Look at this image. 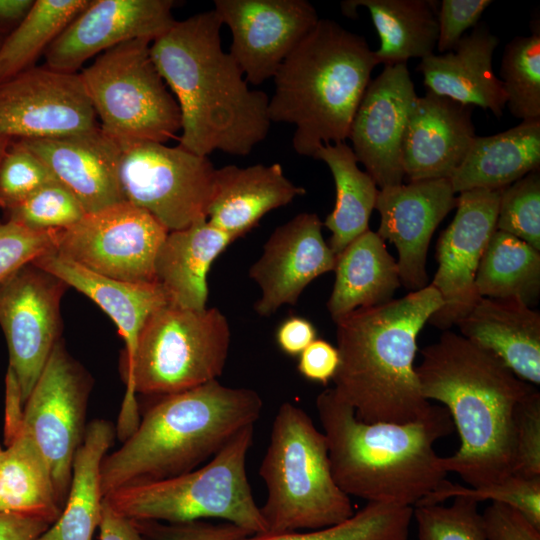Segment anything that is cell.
Listing matches in <instances>:
<instances>
[{"instance_id": "6da1fadb", "label": "cell", "mask_w": 540, "mask_h": 540, "mask_svg": "<svg viewBox=\"0 0 540 540\" xmlns=\"http://www.w3.org/2000/svg\"><path fill=\"white\" fill-rule=\"evenodd\" d=\"M214 10L176 21L150 45L153 63L181 114L179 146L197 155L247 156L270 129L269 97L252 90L221 46Z\"/></svg>"}, {"instance_id": "7a4b0ae2", "label": "cell", "mask_w": 540, "mask_h": 540, "mask_svg": "<svg viewBox=\"0 0 540 540\" xmlns=\"http://www.w3.org/2000/svg\"><path fill=\"white\" fill-rule=\"evenodd\" d=\"M421 354L415 367L421 393L446 406L461 442L441 457L444 470L471 487L511 476L514 408L535 387L492 352L448 330Z\"/></svg>"}, {"instance_id": "3957f363", "label": "cell", "mask_w": 540, "mask_h": 540, "mask_svg": "<svg viewBox=\"0 0 540 540\" xmlns=\"http://www.w3.org/2000/svg\"><path fill=\"white\" fill-rule=\"evenodd\" d=\"M442 305L428 285L335 321L340 362L333 390L359 420L403 424L430 414L434 405L421 393L414 359L419 332Z\"/></svg>"}, {"instance_id": "277c9868", "label": "cell", "mask_w": 540, "mask_h": 540, "mask_svg": "<svg viewBox=\"0 0 540 540\" xmlns=\"http://www.w3.org/2000/svg\"><path fill=\"white\" fill-rule=\"evenodd\" d=\"M331 472L347 496L414 507L446 478L434 443L454 430L445 407L426 417L398 424L365 423L333 388L316 398Z\"/></svg>"}, {"instance_id": "5b68a950", "label": "cell", "mask_w": 540, "mask_h": 540, "mask_svg": "<svg viewBox=\"0 0 540 540\" xmlns=\"http://www.w3.org/2000/svg\"><path fill=\"white\" fill-rule=\"evenodd\" d=\"M262 409L255 390L218 380L161 397L123 445L102 460L103 497L127 485L196 469L241 430L255 425Z\"/></svg>"}, {"instance_id": "8992f818", "label": "cell", "mask_w": 540, "mask_h": 540, "mask_svg": "<svg viewBox=\"0 0 540 540\" xmlns=\"http://www.w3.org/2000/svg\"><path fill=\"white\" fill-rule=\"evenodd\" d=\"M377 65L364 37L319 19L273 77L271 123L295 127L292 146L300 156L313 158L321 145L345 142Z\"/></svg>"}, {"instance_id": "52a82bcc", "label": "cell", "mask_w": 540, "mask_h": 540, "mask_svg": "<svg viewBox=\"0 0 540 540\" xmlns=\"http://www.w3.org/2000/svg\"><path fill=\"white\" fill-rule=\"evenodd\" d=\"M227 318L216 307L192 310L166 304L145 321L115 434L125 441L140 422L136 393L167 396L213 380L223 373L230 348Z\"/></svg>"}, {"instance_id": "ba28073f", "label": "cell", "mask_w": 540, "mask_h": 540, "mask_svg": "<svg viewBox=\"0 0 540 540\" xmlns=\"http://www.w3.org/2000/svg\"><path fill=\"white\" fill-rule=\"evenodd\" d=\"M259 475L267 489L260 510L268 533L321 529L354 514L333 479L324 433L291 402L278 408Z\"/></svg>"}, {"instance_id": "9c48e42d", "label": "cell", "mask_w": 540, "mask_h": 540, "mask_svg": "<svg viewBox=\"0 0 540 540\" xmlns=\"http://www.w3.org/2000/svg\"><path fill=\"white\" fill-rule=\"evenodd\" d=\"M253 435L254 425H250L205 465L174 477L124 486L104 500L131 520L186 523L217 518L252 535L268 533L246 472Z\"/></svg>"}, {"instance_id": "30bf717a", "label": "cell", "mask_w": 540, "mask_h": 540, "mask_svg": "<svg viewBox=\"0 0 540 540\" xmlns=\"http://www.w3.org/2000/svg\"><path fill=\"white\" fill-rule=\"evenodd\" d=\"M151 43H121L79 73L101 131L118 143H165L181 131L179 106L153 63Z\"/></svg>"}, {"instance_id": "8fae6325", "label": "cell", "mask_w": 540, "mask_h": 540, "mask_svg": "<svg viewBox=\"0 0 540 540\" xmlns=\"http://www.w3.org/2000/svg\"><path fill=\"white\" fill-rule=\"evenodd\" d=\"M118 145L117 180L124 201L169 232L207 219L217 170L208 156L157 142Z\"/></svg>"}, {"instance_id": "7c38bea8", "label": "cell", "mask_w": 540, "mask_h": 540, "mask_svg": "<svg viewBox=\"0 0 540 540\" xmlns=\"http://www.w3.org/2000/svg\"><path fill=\"white\" fill-rule=\"evenodd\" d=\"M168 232L151 214L122 201L58 229L55 252L106 277L157 283L155 259Z\"/></svg>"}, {"instance_id": "4fadbf2b", "label": "cell", "mask_w": 540, "mask_h": 540, "mask_svg": "<svg viewBox=\"0 0 540 540\" xmlns=\"http://www.w3.org/2000/svg\"><path fill=\"white\" fill-rule=\"evenodd\" d=\"M90 389V377L59 340L24 404L23 426L48 462L62 508L86 429Z\"/></svg>"}, {"instance_id": "5bb4252c", "label": "cell", "mask_w": 540, "mask_h": 540, "mask_svg": "<svg viewBox=\"0 0 540 540\" xmlns=\"http://www.w3.org/2000/svg\"><path fill=\"white\" fill-rule=\"evenodd\" d=\"M66 287L32 262L0 283V326L8 345V367L18 380L24 404L60 340V302Z\"/></svg>"}, {"instance_id": "9a60e30c", "label": "cell", "mask_w": 540, "mask_h": 540, "mask_svg": "<svg viewBox=\"0 0 540 540\" xmlns=\"http://www.w3.org/2000/svg\"><path fill=\"white\" fill-rule=\"evenodd\" d=\"M99 128L79 73L33 66L0 82V135L66 137Z\"/></svg>"}, {"instance_id": "2e32d148", "label": "cell", "mask_w": 540, "mask_h": 540, "mask_svg": "<svg viewBox=\"0 0 540 540\" xmlns=\"http://www.w3.org/2000/svg\"><path fill=\"white\" fill-rule=\"evenodd\" d=\"M500 190L472 189L459 193L456 214L437 243L438 268L430 285L443 305L428 322L448 330L481 298L475 277L482 255L496 230Z\"/></svg>"}, {"instance_id": "e0dca14e", "label": "cell", "mask_w": 540, "mask_h": 540, "mask_svg": "<svg viewBox=\"0 0 540 540\" xmlns=\"http://www.w3.org/2000/svg\"><path fill=\"white\" fill-rule=\"evenodd\" d=\"M213 10L232 34L230 55L254 85L273 78L319 21L306 0H215Z\"/></svg>"}, {"instance_id": "ac0fdd59", "label": "cell", "mask_w": 540, "mask_h": 540, "mask_svg": "<svg viewBox=\"0 0 540 540\" xmlns=\"http://www.w3.org/2000/svg\"><path fill=\"white\" fill-rule=\"evenodd\" d=\"M416 97L406 63L384 66L355 112L348 136L351 148L380 189L402 184V143Z\"/></svg>"}, {"instance_id": "d6986e66", "label": "cell", "mask_w": 540, "mask_h": 540, "mask_svg": "<svg viewBox=\"0 0 540 540\" xmlns=\"http://www.w3.org/2000/svg\"><path fill=\"white\" fill-rule=\"evenodd\" d=\"M172 0H89L46 49V66L77 73L92 56L121 43L153 42L175 22Z\"/></svg>"}, {"instance_id": "ffe728a7", "label": "cell", "mask_w": 540, "mask_h": 540, "mask_svg": "<svg viewBox=\"0 0 540 540\" xmlns=\"http://www.w3.org/2000/svg\"><path fill=\"white\" fill-rule=\"evenodd\" d=\"M457 202L448 178L409 181L379 190L374 208L380 214L377 234L396 247L401 285L408 290L428 286L426 258L431 237Z\"/></svg>"}, {"instance_id": "44dd1931", "label": "cell", "mask_w": 540, "mask_h": 540, "mask_svg": "<svg viewBox=\"0 0 540 540\" xmlns=\"http://www.w3.org/2000/svg\"><path fill=\"white\" fill-rule=\"evenodd\" d=\"M322 226L317 214L303 212L269 236L249 269L261 292L254 305L258 315L268 317L285 304L295 305L314 279L334 270L336 255L323 238Z\"/></svg>"}, {"instance_id": "7402d4cb", "label": "cell", "mask_w": 540, "mask_h": 540, "mask_svg": "<svg viewBox=\"0 0 540 540\" xmlns=\"http://www.w3.org/2000/svg\"><path fill=\"white\" fill-rule=\"evenodd\" d=\"M475 137L471 106L431 92L417 96L402 143L404 176L409 181L450 179Z\"/></svg>"}, {"instance_id": "603a6c76", "label": "cell", "mask_w": 540, "mask_h": 540, "mask_svg": "<svg viewBox=\"0 0 540 540\" xmlns=\"http://www.w3.org/2000/svg\"><path fill=\"white\" fill-rule=\"evenodd\" d=\"M18 140L79 200L86 213L124 201L117 180L119 145L100 127L66 137Z\"/></svg>"}, {"instance_id": "cb8c5ba5", "label": "cell", "mask_w": 540, "mask_h": 540, "mask_svg": "<svg viewBox=\"0 0 540 540\" xmlns=\"http://www.w3.org/2000/svg\"><path fill=\"white\" fill-rule=\"evenodd\" d=\"M499 39L479 22L447 53L421 59L417 70L427 92L463 105H476L500 118L507 103L502 81L493 71L492 57Z\"/></svg>"}, {"instance_id": "d4e9b609", "label": "cell", "mask_w": 540, "mask_h": 540, "mask_svg": "<svg viewBox=\"0 0 540 540\" xmlns=\"http://www.w3.org/2000/svg\"><path fill=\"white\" fill-rule=\"evenodd\" d=\"M32 263L89 297L114 321L125 343V377L132 367L145 321L156 309L169 304L165 290L158 283H132L106 277L55 251Z\"/></svg>"}, {"instance_id": "484cf974", "label": "cell", "mask_w": 540, "mask_h": 540, "mask_svg": "<svg viewBox=\"0 0 540 540\" xmlns=\"http://www.w3.org/2000/svg\"><path fill=\"white\" fill-rule=\"evenodd\" d=\"M461 335L496 355L516 376L540 384V314L519 299L481 297L457 324Z\"/></svg>"}, {"instance_id": "4316f807", "label": "cell", "mask_w": 540, "mask_h": 540, "mask_svg": "<svg viewBox=\"0 0 540 540\" xmlns=\"http://www.w3.org/2000/svg\"><path fill=\"white\" fill-rule=\"evenodd\" d=\"M305 193V188L285 176L278 163L246 168L227 165L216 170L207 220L236 240L265 214Z\"/></svg>"}, {"instance_id": "83f0119b", "label": "cell", "mask_w": 540, "mask_h": 540, "mask_svg": "<svg viewBox=\"0 0 540 540\" xmlns=\"http://www.w3.org/2000/svg\"><path fill=\"white\" fill-rule=\"evenodd\" d=\"M235 240L201 219L190 226L168 232L157 253L156 282L169 303L185 309L207 308L208 272L216 258Z\"/></svg>"}, {"instance_id": "f1b7e54d", "label": "cell", "mask_w": 540, "mask_h": 540, "mask_svg": "<svg viewBox=\"0 0 540 540\" xmlns=\"http://www.w3.org/2000/svg\"><path fill=\"white\" fill-rule=\"evenodd\" d=\"M335 281L327 302L333 319L385 304L401 286L397 261L384 240L370 229L351 241L336 256Z\"/></svg>"}, {"instance_id": "f546056e", "label": "cell", "mask_w": 540, "mask_h": 540, "mask_svg": "<svg viewBox=\"0 0 540 540\" xmlns=\"http://www.w3.org/2000/svg\"><path fill=\"white\" fill-rule=\"evenodd\" d=\"M540 169V120L521 121L491 136H476L450 177L455 193L500 190Z\"/></svg>"}, {"instance_id": "4dcf8cb0", "label": "cell", "mask_w": 540, "mask_h": 540, "mask_svg": "<svg viewBox=\"0 0 540 540\" xmlns=\"http://www.w3.org/2000/svg\"><path fill=\"white\" fill-rule=\"evenodd\" d=\"M115 436L113 425L106 420L91 421L77 449L72 478L59 518L37 540H92L99 526L103 494L100 467Z\"/></svg>"}, {"instance_id": "1f68e13d", "label": "cell", "mask_w": 540, "mask_h": 540, "mask_svg": "<svg viewBox=\"0 0 540 540\" xmlns=\"http://www.w3.org/2000/svg\"><path fill=\"white\" fill-rule=\"evenodd\" d=\"M437 6L432 0H347L341 3V11L355 18L358 7L369 10L380 38V47L374 51L378 65L393 66L434 54Z\"/></svg>"}, {"instance_id": "d6a6232c", "label": "cell", "mask_w": 540, "mask_h": 540, "mask_svg": "<svg viewBox=\"0 0 540 540\" xmlns=\"http://www.w3.org/2000/svg\"><path fill=\"white\" fill-rule=\"evenodd\" d=\"M0 469V512L31 516L53 524L60 516L48 462L24 428L4 446Z\"/></svg>"}, {"instance_id": "836d02e7", "label": "cell", "mask_w": 540, "mask_h": 540, "mask_svg": "<svg viewBox=\"0 0 540 540\" xmlns=\"http://www.w3.org/2000/svg\"><path fill=\"white\" fill-rule=\"evenodd\" d=\"M313 158L326 163L335 183V205L323 225L331 231L329 246L337 256L351 241L369 230L379 190L370 175L360 170L346 142L321 145Z\"/></svg>"}, {"instance_id": "e575fe53", "label": "cell", "mask_w": 540, "mask_h": 540, "mask_svg": "<svg viewBox=\"0 0 540 540\" xmlns=\"http://www.w3.org/2000/svg\"><path fill=\"white\" fill-rule=\"evenodd\" d=\"M475 286L480 297L535 304L540 293V251L495 230L480 260Z\"/></svg>"}, {"instance_id": "d590c367", "label": "cell", "mask_w": 540, "mask_h": 540, "mask_svg": "<svg viewBox=\"0 0 540 540\" xmlns=\"http://www.w3.org/2000/svg\"><path fill=\"white\" fill-rule=\"evenodd\" d=\"M89 0H37L0 45V82L35 66L36 59Z\"/></svg>"}, {"instance_id": "8d00e7d4", "label": "cell", "mask_w": 540, "mask_h": 540, "mask_svg": "<svg viewBox=\"0 0 540 540\" xmlns=\"http://www.w3.org/2000/svg\"><path fill=\"white\" fill-rule=\"evenodd\" d=\"M413 507L368 502L350 518L311 532L254 534L239 540H407Z\"/></svg>"}, {"instance_id": "74e56055", "label": "cell", "mask_w": 540, "mask_h": 540, "mask_svg": "<svg viewBox=\"0 0 540 540\" xmlns=\"http://www.w3.org/2000/svg\"><path fill=\"white\" fill-rule=\"evenodd\" d=\"M510 113L521 121L540 120V30L506 44L500 78Z\"/></svg>"}, {"instance_id": "f35d334b", "label": "cell", "mask_w": 540, "mask_h": 540, "mask_svg": "<svg viewBox=\"0 0 540 540\" xmlns=\"http://www.w3.org/2000/svg\"><path fill=\"white\" fill-rule=\"evenodd\" d=\"M456 496L467 497L478 503L490 500L492 503L505 504L540 528V477L523 478L511 475L502 481L475 487H464L445 479L415 506L441 504Z\"/></svg>"}, {"instance_id": "ab89813d", "label": "cell", "mask_w": 540, "mask_h": 540, "mask_svg": "<svg viewBox=\"0 0 540 540\" xmlns=\"http://www.w3.org/2000/svg\"><path fill=\"white\" fill-rule=\"evenodd\" d=\"M496 230L509 233L540 251V169L502 189Z\"/></svg>"}, {"instance_id": "60d3db41", "label": "cell", "mask_w": 540, "mask_h": 540, "mask_svg": "<svg viewBox=\"0 0 540 540\" xmlns=\"http://www.w3.org/2000/svg\"><path fill=\"white\" fill-rule=\"evenodd\" d=\"M478 502L454 497L450 506L420 505L413 508L419 540H488Z\"/></svg>"}, {"instance_id": "b9f144b4", "label": "cell", "mask_w": 540, "mask_h": 540, "mask_svg": "<svg viewBox=\"0 0 540 540\" xmlns=\"http://www.w3.org/2000/svg\"><path fill=\"white\" fill-rule=\"evenodd\" d=\"M6 212L8 221L34 230L67 228L86 214L79 200L58 181L43 186Z\"/></svg>"}, {"instance_id": "7bdbcfd3", "label": "cell", "mask_w": 540, "mask_h": 540, "mask_svg": "<svg viewBox=\"0 0 540 540\" xmlns=\"http://www.w3.org/2000/svg\"><path fill=\"white\" fill-rule=\"evenodd\" d=\"M54 181L53 174L33 152L18 139L12 140L0 163V208H12Z\"/></svg>"}, {"instance_id": "ee69618b", "label": "cell", "mask_w": 540, "mask_h": 540, "mask_svg": "<svg viewBox=\"0 0 540 540\" xmlns=\"http://www.w3.org/2000/svg\"><path fill=\"white\" fill-rule=\"evenodd\" d=\"M514 460L512 475L540 477V393L532 390L513 412Z\"/></svg>"}, {"instance_id": "f6af8a7d", "label": "cell", "mask_w": 540, "mask_h": 540, "mask_svg": "<svg viewBox=\"0 0 540 540\" xmlns=\"http://www.w3.org/2000/svg\"><path fill=\"white\" fill-rule=\"evenodd\" d=\"M57 232L34 230L8 220L0 223V283L23 265L55 251Z\"/></svg>"}, {"instance_id": "bcb514c9", "label": "cell", "mask_w": 540, "mask_h": 540, "mask_svg": "<svg viewBox=\"0 0 540 540\" xmlns=\"http://www.w3.org/2000/svg\"><path fill=\"white\" fill-rule=\"evenodd\" d=\"M133 521L150 540H239L252 535L229 522L213 524L204 520L186 523Z\"/></svg>"}, {"instance_id": "7dc6e473", "label": "cell", "mask_w": 540, "mask_h": 540, "mask_svg": "<svg viewBox=\"0 0 540 540\" xmlns=\"http://www.w3.org/2000/svg\"><path fill=\"white\" fill-rule=\"evenodd\" d=\"M491 0H443L438 10L437 49L444 54L452 51L464 33L480 21Z\"/></svg>"}, {"instance_id": "c3c4849f", "label": "cell", "mask_w": 540, "mask_h": 540, "mask_svg": "<svg viewBox=\"0 0 540 540\" xmlns=\"http://www.w3.org/2000/svg\"><path fill=\"white\" fill-rule=\"evenodd\" d=\"M488 540H540V528L501 503H491L482 514Z\"/></svg>"}, {"instance_id": "681fc988", "label": "cell", "mask_w": 540, "mask_h": 540, "mask_svg": "<svg viewBox=\"0 0 540 540\" xmlns=\"http://www.w3.org/2000/svg\"><path fill=\"white\" fill-rule=\"evenodd\" d=\"M339 352L329 342L315 339L300 355L297 369L307 380L326 385L335 376Z\"/></svg>"}, {"instance_id": "f907efd6", "label": "cell", "mask_w": 540, "mask_h": 540, "mask_svg": "<svg viewBox=\"0 0 540 540\" xmlns=\"http://www.w3.org/2000/svg\"><path fill=\"white\" fill-rule=\"evenodd\" d=\"M316 333L312 322L303 317L291 316L278 326L275 340L283 353L296 357L316 339Z\"/></svg>"}, {"instance_id": "816d5d0a", "label": "cell", "mask_w": 540, "mask_h": 540, "mask_svg": "<svg viewBox=\"0 0 540 540\" xmlns=\"http://www.w3.org/2000/svg\"><path fill=\"white\" fill-rule=\"evenodd\" d=\"M24 402L18 380L13 370L8 367L5 376V404L3 437L4 446L23 428Z\"/></svg>"}, {"instance_id": "f5cc1de1", "label": "cell", "mask_w": 540, "mask_h": 540, "mask_svg": "<svg viewBox=\"0 0 540 540\" xmlns=\"http://www.w3.org/2000/svg\"><path fill=\"white\" fill-rule=\"evenodd\" d=\"M49 526L38 518L0 512V540H37Z\"/></svg>"}, {"instance_id": "db71d44e", "label": "cell", "mask_w": 540, "mask_h": 540, "mask_svg": "<svg viewBox=\"0 0 540 540\" xmlns=\"http://www.w3.org/2000/svg\"><path fill=\"white\" fill-rule=\"evenodd\" d=\"M99 540H150L134 521L115 512L103 498Z\"/></svg>"}, {"instance_id": "11a10c76", "label": "cell", "mask_w": 540, "mask_h": 540, "mask_svg": "<svg viewBox=\"0 0 540 540\" xmlns=\"http://www.w3.org/2000/svg\"><path fill=\"white\" fill-rule=\"evenodd\" d=\"M32 0H0V32L12 31L31 9Z\"/></svg>"}, {"instance_id": "9f6ffc18", "label": "cell", "mask_w": 540, "mask_h": 540, "mask_svg": "<svg viewBox=\"0 0 540 540\" xmlns=\"http://www.w3.org/2000/svg\"><path fill=\"white\" fill-rule=\"evenodd\" d=\"M12 140L13 139L11 137L0 135V163L6 151L8 150Z\"/></svg>"}, {"instance_id": "6f0895ef", "label": "cell", "mask_w": 540, "mask_h": 540, "mask_svg": "<svg viewBox=\"0 0 540 540\" xmlns=\"http://www.w3.org/2000/svg\"><path fill=\"white\" fill-rule=\"evenodd\" d=\"M4 452H5V448L0 445V469L2 466L3 459H4Z\"/></svg>"}, {"instance_id": "680465c9", "label": "cell", "mask_w": 540, "mask_h": 540, "mask_svg": "<svg viewBox=\"0 0 540 540\" xmlns=\"http://www.w3.org/2000/svg\"><path fill=\"white\" fill-rule=\"evenodd\" d=\"M2 41H3V38L0 36V45H1Z\"/></svg>"}]
</instances>
